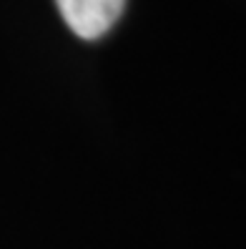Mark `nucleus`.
<instances>
[{
	"label": "nucleus",
	"mask_w": 246,
	"mask_h": 249,
	"mask_svg": "<svg viewBox=\"0 0 246 249\" xmlns=\"http://www.w3.org/2000/svg\"><path fill=\"white\" fill-rule=\"evenodd\" d=\"M66 25L83 40H98L115 25L126 0H55Z\"/></svg>",
	"instance_id": "nucleus-1"
}]
</instances>
